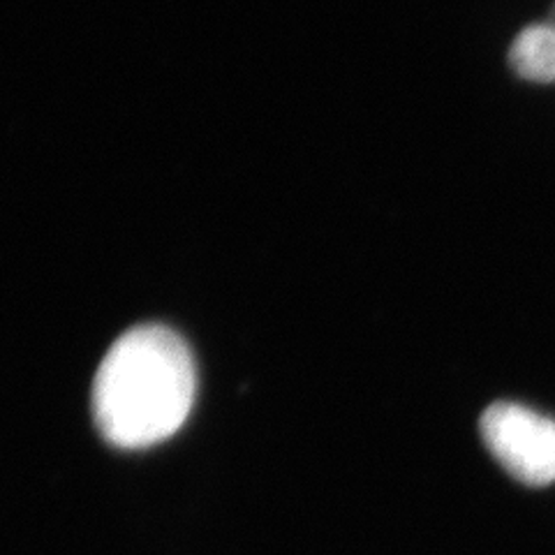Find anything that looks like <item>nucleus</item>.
<instances>
[{"instance_id": "obj_1", "label": "nucleus", "mask_w": 555, "mask_h": 555, "mask_svg": "<svg viewBox=\"0 0 555 555\" xmlns=\"http://www.w3.org/2000/svg\"><path fill=\"white\" fill-rule=\"evenodd\" d=\"M197 393V369L179 334L160 324L126 332L102 359L93 382L100 433L120 449H146L177 433Z\"/></svg>"}, {"instance_id": "obj_2", "label": "nucleus", "mask_w": 555, "mask_h": 555, "mask_svg": "<svg viewBox=\"0 0 555 555\" xmlns=\"http://www.w3.org/2000/svg\"><path fill=\"white\" fill-rule=\"evenodd\" d=\"M479 433L505 470L528 486L555 481V420L526 405L498 401L483 410Z\"/></svg>"}, {"instance_id": "obj_3", "label": "nucleus", "mask_w": 555, "mask_h": 555, "mask_svg": "<svg viewBox=\"0 0 555 555\" xmlns=\"http://www.w3.org/2000/svg\"><path fill=\"white\" fill-rule=\"evenodd\" d=\"M514 75L532 83L555 81V26L532 24L520 30L507 54Z\"/></svg>"}]
</instances>
